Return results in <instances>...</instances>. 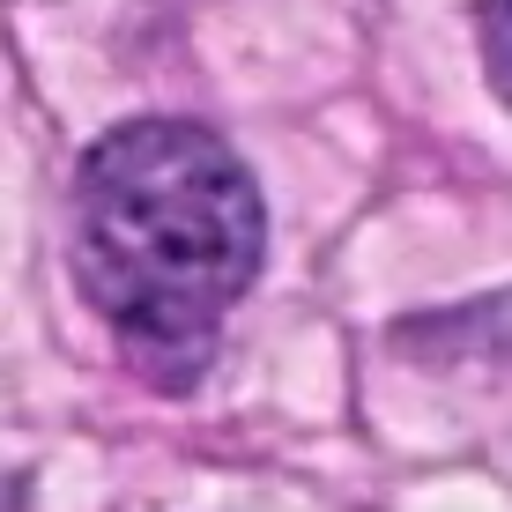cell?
Segmentation results:
<instances>
[{
	"label": "cell",
	"instance_id": "obj_1",
	"mask_svg": "<svg viewBox=\"0 0 512 512\" xmlns=\"http://www.w3.org/2000/svg\"><path fill=\"white\" fill-rule=\"evenodd\" d=\"M268 208L231 141L193 119H134L82 156L75 268L104 327L164 379L201 372L260 275Z\"/></svg>",
	"mask_w": 512,
	"mask_h": 512
},
{
	"label": "cell",
	"instance_id": "obj_2",
	"mask_svg": "<svg viewBox=\"0 0 512 512\" xmlns=\"http://www.w3.org/2000/svg\"><path fill=\"white\" fill-rule=\"evenodd\" d=\"M475 23H483L490 82H498V97L512 104V0H483V8H475Z\"/></svg>",
	"mask_w": 512,
	"mask_h": 512
}]
</instances>
